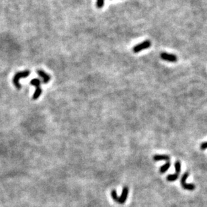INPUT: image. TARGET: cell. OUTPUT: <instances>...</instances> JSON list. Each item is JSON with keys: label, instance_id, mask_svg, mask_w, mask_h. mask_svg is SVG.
Returning a JSON list of instances; mask_svg holds the SVG:
<instances>
[{"label": "cell", "instance_id": "1", "mask_svg": "<svg viewBox=\"0 0 207 207\" xmlns=\"http://www.w3.org/2000/svg\"><path fill=\"white\" fill-rule=\"evenodd\" d=\"M30 71H20V72L17 73L14 75V79H13V83L15 85V86L18 89H20L21 88V86H20L19 81L20 79L22 78H26L30 75Z\"/></svg>", "mask_w": 207, "mask_h": 207}, {"label": "cell", "instance_id": "2", "mask_svg": "<svg viewBox=\"0 0 207 207\" xmlns=\"http://www.w3.org/2000/svg\"><path fill=\"white\" fill-rule=\"evenodd\" d=\"M188 176H189L188 172L184 173L181 178L180 183H181V185L182 186L183 188L186 189V190H190V191H192V190H194L195 188H196V186H195L194 184H188V183H186V179H187Z\"/></svg>", "mask_w": 207, "mask_h": 207}, {"label": "cell", "instance_id": "3", "mask_svg": "<svg viewBox=\"0 0 207 207\" xmlns=\"http://www.w3.org/2000/svg\"><path fill=\"white\" fill-rule=\"evenodd\" d=\"M151 45V43L149 40H145L143 43H140L139 45L134 46L133 52H135V53H137V52H141V51H142L144 49H147L150 47Z\"/></svg>", "mask_w": 207, "mask_h": 207}, {"label": "cell", "instance_id": "4", "mask_svg": "<svg viewBox=\"0 0 207 207\" xmlns=\"http://www.w3.org/2000/svg\"><path fill=\"white\" fill-rule=\"evenodd\" d=\"M161 59L166 61L168 62H172V63H176L178 60L176 56L173 54L167 53V52H162L161 54Z\"/></svg>", "mask_w": 207, "mask_h": 207}, {"label": "cell", "instance_id": "5", "mask_svg": "<svg viewBox=\"0 0 207 207\" xmlns=\"http://www.w3.org/2000/svg\"><path fill=\"white\" fill-rule=\"evenodd\" d=\"M128 194H129V188L125 186V187L123 188V192H122L121 196L119 197V200H118V203L119 204H124L126 202V199H127L128 197Z\"/></svg>", "mask_w": 207, "mask_h": 207}, {"label": "cell", "instance_id": "6", "mask_svg": "<svg viewBox=\"0 0 207 207\" xmlns=\"http://www.w3.org/2000/svg\"><path fill=\"white\" fill-rule=\"evenodd\" d=\"M37 74L40 76V77H42L43 80V83H47L49 81L51 80V77L49 75H48L46 73H45L44 71L43 70H39L37 71Z\"/></svg>", "mask_w": 207, "mask_h": 207}, {"label": "cell", "instance_id": "7", "mask_svg": "<svg viewBox=\"0 0 207 207\" xmlns=\"http://www.w3.org/2000/svg\"><path fill=\"white\" fill-rule=\"evenodd\" d=\"M170 159V157L167 155H155L153 157V160L157 161H168Z\"/></svg>", "mask_w": 207, "mask_h": 207}, {"label": "cell", "instance_id": "8", "mask_svg": "<svg viewBox=\"0 0 207 207\" xmlns=\"http://www.w3.org/2000/svg\"><path fill=\"white\" fill-rule=\"evenodd\" d=\"M171 163L170 162H167L166 163H165L164 165H163L160 169V172L161 173H164L167 172L169 169V168L170 167Z\"/></svg>", "mask_w": 207, "mask_h": 207}, {"label": "cell", "instance_id": "9", "mask_svg": "<svg viewBox=\"0 0 207 207\" xmlns=\"http://www.w3.org/2000/svg\"><path fill=\"white\" fill-rule=\"evenodd\" d=\"M179 177V174L178 173H173V174H170V175H168L167 176V180L169 182H174L176 180H177Z\"/></svg>", "mask_w": 207, "mask_h": 207}, {"label": "cell", "instance_id": "10", "mask_svg": "<svg viewBox=\"0 0 207 207\" xmlns=\"http://www.w3.org/2000/svg\"><path fill=\"white\" fill-rule=\"evenodd\" d=\"M41 94H42L41 88H36V90L35 92H34V95L32 96V99H33V100H37V99L39 98V97L40 96Z\"/></svg>", "mask_w": 207, "mask_h": 207}, {"label": "cell", "instance_id": "11", "mask_svg": "<svg viewBox=\"0 0 207 207\" xmlns=\"http://www.w3.org/2000/svg\"><path fill=\"white\" fill-rule=\"evenodd\" d=\"M30 84L33 86H35L36 88H40V81L39 79H33L31 80Z\"/></svg>", "mask_w": 207, "mask_h": 207}, {"label": "cell", "instance_id": "12", "mask_svg": "<svg viewBox=\"0 0 207 207\" xmlns=\"http://www.w3.org/2000/svg\"><path fill=\"white\" fill-rule=\"evenodd\" d=\"M175 169L176 173L179 175V173L181 172V163H180V161H177L175 163Z\"/></svg>", "mask_w": 207, "mask_h": 207}, {"label": "cell", "instance_id": "13", "mask_svg": "<svg viewBox=\"0 0 207 207\" xmlns=\"http://www.w3.org/2000/svg\"><path fill=\"white\" fill-rule=\"evenodd\" d=\"M111 196H112V198L116 202V203H118V200H119V197H118L117 195L116 191L115 190H113L111 192Z\"/></svg>", "mask_w": 207, "mask_h": 207}, {"label": "cell", "instance_id": "14", "mask_svg": "<svg viewBox=\"0 0 207 207\" xmlns=\"http://www.w3.org/2000/svg\"><path fill=\"white\" fill-rule=\"evenodd\" d=\"M105 0H97L96 1V6L98 8H102L104 6Z\"/></svg>", "mask_w": 207, "mask_h": 207}, {"label": "cell", "instance_id": "15", "mask_svg": "<svg viewBox=\"0 0 207 207\" xmlns=\"http://www.w3.org/2000/svg\"><path fill=\"white\" fill-rule=\"evenodd\" d=\"M200 149L202 150H205L207 149V142H204L200 145Z\"/></svg>", "mask_w": 207, "mask_h": 207}]
</instances>
